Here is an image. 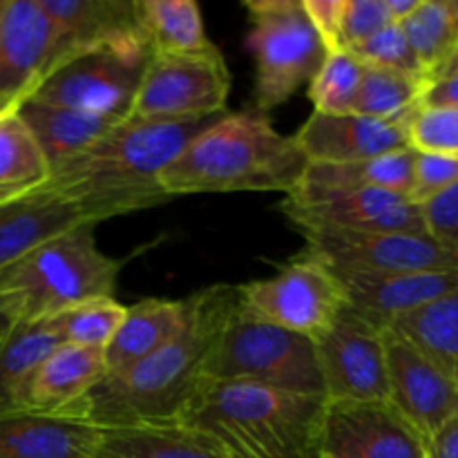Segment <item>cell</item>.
<instances>
[{
  "instance_id": "obj_1",
  "label": "cell",
  "mask_w": 458,
  "mask_h": 458,
  "mask_svg": "<svg viewBox=\"0 0 458 458\" xmlns=\"http://www.w3.org/2000/svg\"><path fill=\"white\" fill-rule=\"evenodd\" d=\"M219 116L188 121L128 116L83 152L54 165L40 191L74 206L89 224L164 204L170 197L159 186L161 170Z\"/></svg>"
},
{
  "instance_id": "obj_2",
  "label": "cell",
  "mask_w": 458,
  "mask_h": 458,
  "mask_svg": "<svg viewBox=\"0 0 458 458\" xmlns=\"http://www.w3.org/2000/svg\"><path fill=\"white\" fill-rule=\"evenodd\" d=\"M237 302V286L215 284L192 293L186 327L137 365L107 374L89 392L83 419L97 428L177 423L208 380V360Z\"/></svg>"
},
{
  "instance_id": "obj_3",
  "label": "cell",
  "mask_w": 458,
  "mask_h": 458,
  "mask_svg": "<svg viewBox=\"0 0 458 458\" xmlns=\"http://www.w3.org/2000/svg\"><path fill=\"white\" fill-rule=\"evenodd\" d=\"M327 398L250 380H206L177 423L224 458H320Z\"/></svg>"
},
{
  "instance_id": "obj_4",
  "label": "cell",
  "mask_w": 458,
  "mask_h": 458,
  "mask_svg": "<svg viewBox=\"0 0 458 458\" xmlns=\"http://www.w3.org/2000/svg\"><path fill=\"white\" fill-rule=\"evenodd\" d=\"M307 170L293 137L262 112H226L191 139L159 174L170 199L201 192H291Z\"/></svg>"
},
{
  "instance_id": "obj_5",
  "label": "cell",
  "mask_w": 458,
  "mask_h": 458,
  "mask_svg": "<svg viewBox=\"0 0 458 458\" xmlns=\"http://www.w3.org/2000/svg\"><path fill=\"white\" fill-rule=\"evenodd\" d=\"M97 224L54 235L0 271V307L16 322H43L94 298H114L121 262L103 253Z\"/></svg>"
},
{
  "instance_id": "obj_6",
  "label": "cell",
  "mask_w": 458,
  "mask_h": 458,
  "mask_svg": "<svg viewBox=\"0 0 458 458\" xmlns=\"http://www.w3.org/2000/svg\"><path fill=\"white\" fill-rule=\"evenodd\" d=\"M206 376L208 380H250L284 392L325 396L313 340L250 316L240 302L215 344Z\"/></svg>"
},
{
  "instance_id": "obj_7",
  "label": "cell",
  "mask_w": 458,
  "mask_h": 458,
  "mask_svg": "<svg viewBox=\"0 0 458 458\" xmlns=\"http://www.w3.org/2000/svg\"><path fill=\"white\" fill-rule=\"evenodd\" d=\"M246 47L255 61V107L273 110L316 76L327 47L302 0H250Z\"/></svg>"
},
{
  "instance_id": "obj_8",
  "label": "cell",
  "mask_w": 458,
  "mask_h": 458,
  "mask_svg": "<svg viewBox=\"0 0 458 458\" xmlns=\"http://www.w3.org/2000/svg\"><path fill=\"white\" fill-rule=\"evenodd\" d=\"M242 309L280 329L316 340L347 307V293L334 268L302 250L264 280L237 286Z\"/></svg>"
},
{
  "instance_id": "obj_9",
  "label": "cell",
  "mask_w": 458,
  "mask_h": 458,
  "mask_svg": "<svg viewBox=\"0 0 458 458\" xmlns=\"http://www.w3.org/2000/svg\"><path fill=\"white\" fill-rule=\"evenodd\" d=\"M231 72L213 43L197 52L152 54L130 116L188 121L226 114Z\"/></svg>"
},
{
  "instance_id": "obj_10",
  "label": "cell",
  "mask_w": 458,
  "mask_h": 458,
  "mask_svg": "<svg viewBox=\"0 0 458 458\" xmlns=\"http://www.w3.org/2000/svg\"><path fill=\"white\" fill-rule=\"evenodd\" d=\"M148 58V45L85 52L58 65L27 101L125 121L132 112Z\"/></svg>"
},
{
  "instance_id": "obj_11",
  "label": "cell",
  "mask_w": 458,
  "mask_h": 458,
  "mask_svg": "<svg viewBox=\"0 0 458 458\" xmlns=\"http://www.w3.org/2000/svg\"><path fill=\"white\" fill-rule=\"evenodd\" d=\"M304 250L335 273H458V250L429 233H362L300 226Z\"/></svg>"
},
{
  "instance_id": "obj_12",
  "label": "cell",
  "mask_w": 458,
  "mask_h": 458,
  "mask_svg": "<svg viewBox=\"0 0 458 458\" xmlns=\"http://www.w3.org/2000/svg\"><path fill=\"white\" fill-rule=\"evenodd\" d=\"M313 344L327 401H387L383 329L347 304Z\"/></svg>"
},
{
  "instance_id": "obj_13",
  "label": "cell",
  "mask_w": 458,
  "mask_h": 458,
  "mask_svg": "<svg viewBox=\"0 0 458 458\" xmlns=\"http://www.w3.org/2000/svg\"><path fill=\"white\" fill-rule=\"evenodd\" d=\"M58 65L56 27L40 0H4L0 16V114L18 110Z\"/></svg>"
},
{
  "instance_id": "obj_14",
  "label": "cell",
  "mask_w": 458,
  "mask_h": 458,
  "mask_svg": "<svg viewBox=\"0 0 458 458\" xmlns=\"http://www.w3.org/2000/svg\"><path fill=\"white\" fill-rule=\"evenodd\" d=\"M282 213L300 226H325L362 233H428L423 206L394 191L293 192L280 204Z\"/></svg>"
},
{
  "instance_id": "obj_15",
  "label": "cell",
  "mask_w": 458,
  "mask_h": 458,
  "mask_svg": "<svg viewBox=\"0 0 458 458\" xmlns=\"http://www.w3.org/2000/svg\"><path fill=\"white\" fill-rule=\"evenodd\" d=\"M383 343L387 403L425 443L458 414V387L392 327L383 331Z\"/></svg>"
},
{
  "instance_id": "obj_16",
  "label": "cell",
  "mask_w": 458,
  "mask_h": 458,
  "mask_svg": "<svg viewBox=\"0 0 458 458\" xmlns=\"http://www.w3.org/2000/svg\"><path fill=\"white\" fill-rule=\"evenodd\" d=\"M322 456L425 458V443L387 401H327Z\"/></svg>"
},
{
  "instance_id": "obj_17",
  "label": "cell",
  "mask_w": 458,
  "mask_h": 458,
  "mask_svg": "<svg viewBox=\"0 0 458 458\" xmlns=\"http://www.w3.org/2000/svg\"><path fill=\"white\" fill-rule=\"evenodd\" d=\"M307 164H352L410 146L407 121H383L362 114L313 112L295 134Z\"/></svg>"
},
{
  "instance_id": "obj_18",
  "label": "cell",
  "mask_w": 458,
  "mask_h": 458,
  "mask_svg": "<svg viewBox=\"0 0 458 458\" xmlns=\"http://www.w3.org/2000/svg\"><path fill=\"white\" fill-rule=\"evenodd\" d=\"M106 376L107 367L103 352L56 344L27 380L18 410L31 414L83 419L89 392Z\"/></svg>"
},
{
  "instance_id": "obj_19",
  "label": "cell",
  "mask_w": 458,
  "mask_h": 458,
  "mask_svg": "<svg viewBox=\"0 0 458 458\" xmlns=\"http://www.w3.org/2000/svg\"><path fill=\"white\" fill-rule=\"evenodd\" d=\"M347 304L378 329L458 291V273H335Z\"/></svg>"
},
{
  "instance_id": "obj_20",
  "label": "cell",
  "mask_w": 458,
  "mask_h": 458,
  "mask_svg": "<svg viewBox=\"0 0 458 458\" xmlns=\"http://www.w3.org/2000/svg\"><path fill=\"white\" fill-rule=\"evenodd\" d=\"M52 18L61 65L103 47L148 45L137 18V0H40Z\"/></svg>"
},
{
  "instance_id": "obj_21",
  "label": "cell",
  "mask_w": 458,
  "mask_h": 458,
  "mask_svg": "<svg viewBox=\"0 0 458 458\" xmlns=\"http://www.w3.org/2000/svg\"><path fill=\"white\" fill-rule=\"evenodd\" d=\"M98 437L83 419L12 411L0 416V458H92Z\"/></svg>"
},
{
  "instance_id": "obj_22",
  "label": "cell",
  "mask_w": 458,
  "mask_h": 458,
  "mask_svg": "<svg viewBox=\"0 0 458 458\" xmlns=\"http://www.w3.org/2000/svg\"><path fill=\"white\" fill-rule=\"evenodd\" d=\"M188 298H146L130 304L119 331L103 352L107 374H119L155 353L186 327Z\"/></svg>"
},
{
  "instance_id": "obj_23",
  "label": "cell",
  "mask_w": 458,
  "mask_h": 458,
  "mask_svg": "<svg viewBox=\"0 0 458 458\" xmlns=\"http://www.w3.org/2000/svg\"><path fill=\"white\" fill-rule=\"evenodd\" d=\"M83 224L74 206L52 192H31L0 206V271L54 235Z\"/></svg>"
},
{
  "instance_id": "obj_24",
  "label": "cell",
  "mask_w": 458,
  "mask_h": 458,
  "mask_svg": "<svg viewBox=\"0 0 458 458\" xmlns=\"http://www.w3.org/2000/svg\"><path fill=\"white\" fill-rule=\"evenodd\" d=\"M416 150L411 146L389 155L352 164H307L302 179L293 192L334 191H394L410 195L414 183ZM291 192V195H293Z\"/></svg>"
},
{
  "instance_id": "obj_25",
  "label": "cell",
  "mask_w": 458,
  "mask_h": 458,
  "mask_svg": "<svg viewBox=\"0 0 458 458\" xmlns=\"http://www.w3.org/2000/svg\"><path fill=\"white\" fill-rule=\"evenodd\" d=\"M92 458H224L213 443L182 423L101 428Z\"/></svg>"
},
{
  "instance_id": "obj_26",
  "label": "cell",
  "mask_w": 458,
  "mask_h": 458,
  "mask_svg": "<svg viewBox=\"0 0 458 458\" xmlns=\"http://www.w3.org/2000/svg\"><path fill=\"white\" fill-rule=\"evenodd\" d=\"M16 112L38 141L49 168L83 152L98 137H103L112 125L121 123V121L85 114L79 110H67V107L43 106V103L34 101H25Z\"/></svg>"
},
{
  "instance_id": "obj_27",
  "label": "cell",
  "mask_w": 458,
  "mask_h": 458,
  "mask_svg": "<svg viewBox=\"0 0 458 458\" xmlns=\"http://www.w3.org/2000/svg\"><path fill=\"white\" fill-rule=\"evenodd\" d=\"M47 159L16 110L0 116V206L38 192L49 182Z\"/></svg>"
},
{
  "instance_id": "obj_28",
  "label": "cell",
  "mask_w": 458,
  "mask_h": 458,
  "mask_svg": "<svg viewBox=\"0 0 458 458\" xmlns=\"http://www.w3.org/2000/svg\"><path fill=\"white\" fill-rule=\"evenodd\" d=\"M458 387V291L392 325Z\"/></svg>"
},
{
  "instance_id": "obj_29",
  "label": "cell",
  "mask_w": 458,
  "mask_h": 458,
  "mask_svg": "<svg viewBox=\"0 0 458 458\" xmlns=\"http://www.w3.org/2000/svg\"><path fill=\"white\" fill-rule=\"evenodd\" d=\"M137 18L152 54L197 52L210 43L192 0H137Z\"/></svg>"
},
{
  "instance_id": "obj_30",
  "label": "cell",
  "mask_w": 458,
  "mask_h": 458,
  "mask_svg": "<svg viewBox=\"0 0 458 458\" xmlns=\"http://www.w3.org/2000/svg\"><path fill=\"white\" fill-rule=\"evenodd\" d=\"M56 344L45 322H16L0 340V416L21 411L18 403L27 380Z\"/></svg>"
},
{
  "instance_id": "obj_31",
  "label": "cell",
  "mask_w": 458,
  "mask_h": 458,
  "mask_svg": "<svg viewBox=\"0 0 458 458\" xmlns=\"http://www.w3.org/2000/svg\"><path fill=\"white\" fill-rule=\"evenodd\" d=\"M401 27L432 81L458 47V0H420Z\"/></svg>"
},
{
  "instance_id": "obj_32",
  "label": "cell",
  "mask_w": 458,
  "mask_h": 458,
  "mask_svg": "<svg viewBox=\"0 0 458 458\" xmlns=\"http://www.w3.org/2000/svg\"><path fill=\"white\" fill-rule=\"evenodd\" d=\"M425 85L428 81L414 79L401 72L365 67L356 103H353V114L383 121H410L416 107L420 106Z\"/></svg>"
},
{
  "instance_id": "obj_33",
  "label": "cell",
  "mask_w": 458,
  "mask_h": 458,
  "mask_svg": "<svg viewBox=\"0 0 458 458\" xmlns=\"http://www.w3.org/2000/svg\"><path fill=\"white\" fill-rule=\"evenodd\" d=\"M125 304L114 298H94L74 304L65 311L43 320L58 344L106 352L125 318Z\"/></svg>"
},
{
  "instance_id": "obj_34",
  "label": "cell",
  "mask_w": 458,
  "mask_h": 458,
  "mask_svg": "<svg viewBox=\"0 0 458 458\" xmlns=\"http://www.w3.org/2000/svg\"><path fill=\"white\" fill-rule=\"evenodd\" d=\"M362 65L349 52H329L320 70L309 81V98L318 114H352L360 88Z\"/></svg>"
},
{
  "instance_id": "obj_35",
  "label": "cell",
  "mask_w": 458,
  "mask_h": 458,
  "mask_svg": "<svg viewBox=\"0 0 458 458\" xmlns=\"http://www.w3.org/2000/svg\"><path fill=\"white\" fill-rule=\"evenodd\" d=\"M349 54H352L353 58H358L365 67H380V70L401 72V74L428 81V74H425L423 65H420V61L416 58L405 31H403V27L396 25V22H394V25H387L385 30H380L378 34H374L369 40H365V43L349 49Z\"/></svg>"
},
{
  "instance_id": "obj_36",
  "label": "cell",
  "mask_w": 458,
  "mask_h": 458,
  "mask_svg": "<svg viewBox=\"0 0 458 458\" xmlns=\"http://www.w3.org/2000/svg\"><path fill=\"white\" fill-rule=\"evenodd\" d=\"M407 134L416 152H434L458 159V110L419 106L407 121Z\"/></svg>"
},
{
  "instance_id": "obj_37",
  "label": "cell",
  "mask_w": 458,
  "mask_h": 458,
  "mask_svg": "<svg viewBox=\"0 0 458 458\" xmlns=\"http://www.w3.org/2000/svg\"><path fill=\"white\" fill-rule=\"evenodd\" d=\"M387 25L394 22L385 0H343L334 52H349Z\"/></svg>"
},
{
  "instance_id": "obj_38",
  "label": "cell",
  "mask_w": 458,
  "mask_h": 458,
  "mask_svg": "<svg viewBox=\"0 0 458 458\" xmlns=\"http://www.w3.org/2000/svg\"><path fill=\"white\" fill-rule=\"evenodd\" d=\"M458 183V159L434 152H416L414 183L410 199L423 206L432 197L441 195L447 188Z\"/></svg>"
},
{
  "instance_id": "obj_39",
  "label": "cell",
  "mask_w": 458,
  "mask_h": 458,
  "mask_svg": "<svg viewBox=\"0 0 458 458\" xmlns=\"http://www.w3.org/2000/svg\"><path fill=\"white\" fill-rule=\"evenodd\" d=\"M423 217L434 240L458 250V183L425 201Z\"/></svg>"
},
{
  "instance_id": "obj_40",
  "label": "cell",
  "mask_w": 458,
  "mask_h": 458,
  "mask_svg": "<svg viewBox=\"0 0 458 458\" xmlns=\"http://www.w3.org/2000/svg\"><path fill=\"white\" fill-rule=\"evenodd\" d=\"M302 7L307 12V16L311 18L318 34H320L327 52H334L335 31H338L340 12H343V0H302Z\"/></svg>"
},
{
  "instance_id": "obj_41",
  "label": "cell",
  "mask_w": 458,
  "mask_h": 458,
  "mask_svg": "<svg viewBox=\"0 0 458 458\" xmlns=\"http://www.w3.org/2000/svg\"><path fill=\"white\" fill-rule=\"evenodd\" d=\"M420 106L452 107V110H458V74L429 81L425 85L423 97H420Z\"/></svg>"
},
{
  "instance_id": "obj_42",
  "label": "cell",
  "mask_w": 458,
  "mask_h": 458,
  "mask_svg": "<svg viewBox=\"0 0 458 458\" xmlns=\"http://www.w3.org/2000/svg\"><path fill=\"white\" fill-rule=\"evenodd\" d=\"M425 458H458V414L425 441Z\"/></svg>"
},
{
  "instance_id": "obj_43",
  "label": "cell",
  "mask_w": 458,
  "mask_h": 458,
  "mask_svg": "<svg viewBox=\"0 0 458 458\" xmlns=\"http://www.w3.org/2000/svg\"><path fill=\"white\" fill-rule=\"evenodd\" d=\"M385 4H387V12H389V18H392V22L401 25L403 21H407V18L416 12L420 0H385Z\"/></svg>"
},
{
  "instance_id": "obj_44",
  "label": "cell",
  "mask_w": 458,
  "mask_h": 458,
  "mask_svg": "<svg viewBox=\"0 0 458 458\" xmlns=\"http://www.w3.org/2000/svg\"><path fill=\"white\" fill-rule=\"evenodd\" d=\"M454 74H458V47L454 49V54H452V56L447 58L445 65H443L441 70H438L437 74H434V79H443V76H454Z\"/></svg>"
},
{
  "instance_id": "obj_45",
  "label": "cell",
  "mask_w": 458,
  "mask_h": 458,
  "mask_svg": "<svg viewBox=\"0 0 458 458\" xmlns=\"http://www.w3.org/2000/svg\"><path fill=\"white\" fill-rule=\"evenodd\" d=\"M13 325H16V320H13V318L9 316L3 307H0V340H3L9 331H12Z\"/></svg>"
},
{
  "instance_id": "obj_46",
  "label": "cell",
  "mask_w": 458,
  "mask_h": 458,
  "mask_svg": "<svg viewBox=\"0 0 458 458\" xmlns=\"http://www.w3.org/2000/svg\"><path fill=\"white\" fill-rule=\"evenodd\" d=\"M3 9H4V0H0V16H3Z\"/></svg>"
},
{
  "instance_id": "obj_47",
  "label": "cell",
  "mask_w": 458,
  "mask_h": 458,
  "mask_svg": "<svg viewBox=\"0 0 458 458\" xmlns=\"http://www.w3.org/2000/svg\"><path fill=\"white\" fill-rule=\"evenodd\" d=\"M320 458H331V456H320Z\"/></svg>"
},
{
  "instance_id": "obj_48",
  "label": "cell",
  "mask_w": 458,
  "mask_h": 458,
  "mask_svg": "<svg viewBox=\"0 0 458 458\" xmlns=\"http://www.w3.org/2000/svg\"><path fill=\"white\" fill-rule=\"evenodd\" d=\"M0 116H3V114H0Z\"/></svg>"
}]
</instances>
